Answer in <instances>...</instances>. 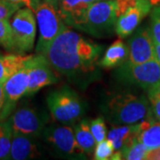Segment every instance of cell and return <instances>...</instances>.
Segmentation results:
<instances>
[{
    "instance_id": "1",
    "label": "cell",
    "mask_w": 160,
    "mask_h": 160,
    "mask_svg": "<svg viewBox=\"0 0 160 160\" xmlns=\"http://www.w3.org/2000/svg\"><path fill=\"white\" fill-rule=\"evenodd\" d=\"M101 52L102 46L66 28L52 40L45 56L52 67L70 76L94 69Z\"/></svg>"
},
{
    "instance_id": "2",
    "label": "cell",
    "mask_w": 160,
    "mask_h": 160,
    "mask_svg": "<svg viewBox=\"0 0 160 160\" xmlns=\"http://www.w3.org/2000/svg\"><path fill=\"white\" fill-rule=\"evenodd\" d=\"M29 8L35 12L39 30L36 50L38 53L45 55L52 40L66 29L59 0H29Z\"/></svg>"
},
{
    "instance_id": "3",
    "label": "cell",
    "mask_w": 160,
    "mask_h": 160,
    "mask_svg": "<svg viewBox=\"0 0 160 160\" xmlns=\"http://www.w3.org/2000/svg\"><path fill=\"white\" fill-rule=\"evenodd\" d=\"M149 101L144 95L120 93L112 98L106 107V115L110 123L117 126L133 125L154 118Z\"/></svg>"
},
{
    "instance_id": "4",
    "label": "cell",
    "mask_w": 160,
    "mask_h": 160,
    "mask_svg": "<svg viewBox=\"0 0 160 160\" xmlns=\"http://www.w3.org/2000/svg\"><path fill=\"white\" fill-rule=\"evenodd\" d=\"M46 102L52 119L65 125L73 124L84 114V103L69 87H62L50 92Z\"/></svg>"
},
{
    "instance_id": "5",
    "label": "cell",
    "mask_w": 160,
    "mask_h": 160,
    "mask_svg": "<svg viewBox=\"0 0 160 160\" xmlns=\"http://www.w3.org/2000/svg\"><path fill=\"white\" fill-rule=\"evenodd\" d=\"M119 66L117 74L122 81L140 86L146 92L159 85L160 65L156 59L140 64L131 63L126 60Z\"/></svg>"
},
{
    "instance_id": "6",
    "label": "cell",
    "mask_w": 160,
    "mask_h": 160,
    "mask_svg": "<svg viewBox=\"0 0 160 160\" xmlns=\"http://www.w3.org/2000/svg\"><path fill=\"white\" fill-rule=\"evenodd\" d=\"M117 18L116 0H100L88 7L82 28L92 34L100 35L114 27Z\"/></svg>"
},
{
    "instance_id": "7",
    "label": "cell",
    "mask_w": 160,
    "mask_h": 160,
    "mask_svg": "<svg viewBox=\"0 0 160 160\" xmlns=\"http://www.w3.org/2000/svg\"><path fill=\"white\" fill-rule=\"evenodd\" d=\"M14 50L21 52L33 49L36 33L37 21L30 8L19 9L12 18L11 23Z\"/></svg>"
},
{
    "instance_id": "8",
    "label": "cell",
    "mask_w": 160,
    "mask_h": 160,
    "mask_svg": "<svg viewBox=\"0 0 160 160\" xmlns=\"http://www.w3.org/2000/svg\"><path fill=\"white\" fill-rule=\"evenodd\" d=\"M29 85V69L25 62L22 68L10 76L3 84L5 92V103L0 112V121L5 118L12 112L18 100L26 94Z\"/></svg>"
},
{
    "instance_id": "9",
    "label": "cell",
    "mask_w": 160,
    "mask_h": 160,
    "mask_svg": "<svg viewBox=\"0 0 160 160\" xmlns=\"http://www.w3.org/2000/svg\"><path fill=\"white\" fill-rule=\"evenodd\" d=\"M43 135L57 152L63 156H78L85 153L75 137L74 130L69 126H51L44 129Z\"/></svg>"
},
{
    "instance_id": "10",
    "label": "cell",
    "mask_w": 160,
    "mask_h": 160,
    "mask_svg": "<svg viewBox=\"0 0 160 160\" xmlns=\"http://www.w3.org/2000/svg\"><path fill=\"white\" fill-rule=\"evenodd\" d=\"M29 69V85L26 94H33L41 88L54 84L57 78L51 69V64L47 58L38 53V55H29L26 61Z\"/></svg>"
},
{
    "instance_id": "11",
    "label": "cell",
    "mask_w": 160,
    "mask_h": 160,
    "mask_svg": "<svg viewBox=\"0 0 160 160\" xmlns=\"http://www.w3.org/2000/svg\"><path fill=\"white\" fill-rule=\"evenodd\" d=\"M12 131L31 137H37L43 133L46 118L37 110L30 108H22L15 111L9 119Z\"/></svg>"
},
{
    "instance_id": "12",
    "label": "cell",
    "mask_w": 160,
    "mask_h": 160,
    "mask_svg": "<svg viewBox=\"0 0 160 160\" xmlns=\"http://www.w3.org/2000/svg\"><path fill=\"white\" fill-rule=\"evenodd\" d=\"M129 62L134 64L146 62L156 59L154 41L150 34L149 28H140L131 38L128 43Z\"/></svg>"
},
{
    "instance_id": "13",
    "label": "cell",
    "mask_w": 160,
    "mask_h": 160,
    "mask_svg": "<svg viewBox=\"0 0 160 160\" xmlns=\"http://www.w3.org/2000/svg\"><path fill=\"white\" fill-rule=\"evenodd\" d=\"M151 6V0H145L137 6L129 7L117 18L115 31L120 38H125L133 32L143 18L149 13Z\"/></svg>"
},
{
    "instance_id": "14",
    "label": "cell",
    "mask_w": 160,
    "mask_h": 160,
    "mask_svg": "<svg viewBox=\"0 0 160 160\" xmlns=\"http://www.w3.org/2000/svg\"><path fill=\"white\" fill-rule=\"evenodd\" d=\"M100 0H59L62 17L65 22L74 27H83L88 7Z\"/></svg>"
},
{
    "instance_id": "15",
    "label": "cell",
    "mask_w": 160,
    "mask_h": 160,
    "mask_svg": "<svg viewBox=\"0 0 160 160\" xmlns=\"http://www.w3.org/2000/svg\"><path fill=\"white\" fill-rule=\"evenodd\" d=\"M33 138L20 132H13L12 138L10 159L25 160L36 158L38 155Z\"/></svg>"
},
{
    "instance_id": "16",
    "label": "cell",
    "mask_w": 160,
    "mask_h": 160,
    "mask_svg": "<svg viewBox=\"0 0 160 160\" xmlns=\"http://www.w3.org/2000/svg\"><path fill=\"white\" fill-rule=\"evenodd\" d=\"M137 139L149 149L160 148V122L155 118L137 123Z\"/></svg>"
},
{
    "instance_id": "17",
    "label": "cell",
    "mask_w": 160,
    "mask_h": 160,
    "mask_svg": "<svg viewBox=\"0 0 160 160\" xmlns=\"http://www.w3.org/2000/svg\"><path fill=\"white\" fill-rule=\"evenodd\" d=\"M128 58V46L122 41L117 40L106 50L100 65L105 69L114 68L126 62Z\"/></svg>"
},
{
    "instance_id": "18",
    "label": "cell",
    "mask_w": 160,
    "mask_h": 160,
    "mask_svg": "<svg viewBox=\"0 0 160 160\" xmlns=\"http://www.w3.org/2000/svg\"><path fill=\"white\" fill-rule=\"evenodd\" d=\"M28 57L13 53H0V84H4L10 76L22 68Z\"/></svg>"
},
{
    "instance_id": "19",
    "label": "cell",
    "mask_w": 160,
    "mask_h": 160,
    "mask_svg": "<svg viewBox=\"0 0 160 160\" xmlns=\"http://www.w3.org/2000/svg\"><path fill=\"white\" fill-rule=\"evenodd\" d=\"M137 124L123 125L111 129L107 136L113 143L115 150L120 151L126 143L129 142L133 138L137 137Z\"/></svg>"
},
{
    "instance_id": "20",
    "label": "cell",
    "mask_w": 160,
    "mask_h": 160,
    "mask_svg": "<svg viewBox=\"0 0 160 160\" xmlns=\"http://www.w3.org/2000/svg\"><path fill=\"white\" fill-rule=\"evenodd\" d=\"M74 133L80 148L83 149L85 153L91 154L96 146V141L92 133L90 124L88 121L83 120L79 122L75 126Z\"/></svg>"
},
{
    "instance_id": "21",
    "label": "cell",
    "mask_w": 160,
    "mask_h": 160,
    "mask_svg": "<svg viewBox=\"0 0 160 160\" xmlns=\"http://www.w3.org/2000/svg\"><path fill=\"white\" fill-rule=\"evenodd\" d=\"M122 159L143 160L147 159L149 149L141 142L137 137L127 142L120 150Z\"/></svg>"
},
{
    "instance_id": "22",
    "label": "cell",
    "mask_w": 160,
    "mask_h": 160,
    "mask_svg": "<svg viewBox=\"0 0 160 160\" xmlns=\"http://www.w3.org/2000/svg\"><path fill=\"white\" fill-rule=\"evenodd\" d=\"M12 132L9 120L0 121V160L10 159Z\"/></svg>"
},
{
    "instance_id": "23",
    "label": "cell",
    "mask_w": 160,
    "mask_h": 160,
    "mask_svg": "<svg viewBox=\"0 0 160 160\" xmlns=\"http://www.w3.org/2000/svg\"><path fill=\"white\" fill-rule=\"evenodd\" d=\"M0 46L8 50H14L11 23L7 20H0Z\"/></svg>"
},
{
    "instance_id": "24",
    "label": "cell",
    "mask_w": 160,
    "mask_h": 160,
    "mask_svg": "<svg viewBox=\"0 0 160 160\" xmlns=\"http://www.w3.org/2000/svg\"><path fill=\"white\" fill-rule=\"evenodd\" d=\"M115 150V147L111 141L109 139H104L103 141L97 142L94 148V157L96 160H108L111 159Z\"/></svg>"
},
{
    "instance_id": "25",
    "label": "cell",
    "mask_w": 160,
    "mask_h": 160,
    "mask_svg": "<svg viewBox=\"0 0 160 160\" xmlns=\"http://www.w3.org/2000/svg\"><path fill=\"white\" fill-rule=\"evenodd\" d=\"M150 34L155 43L160 44V5H157L150 13Z\"/></svg>"
},
{
    "instance_id": "26",
    "label": "cell",
    "mask_w": 160,
    "mask_h": 160,
    "mask_svg": "<svg viewBox=\"0 0 160 160\" xmlns=\"http://www.w3.org/2000/svg\"><path fill=\"white\" fill-rule=\"evenodd\" d=\"M90 129L96 143L103 141L107 137V128L104 123V119L102 117H99L90 122Z\"/></svg>"
},
{
    "instance_id": "27",
    "label": "cell",
    "mask_w": 160,
    "mask_h": 160,
    "mask_svg": "<svg viewBox=\"0 0 160 160\" xmlns=\"http://www.w3.org/2000/svg\"><path fill=\"white\" fill-rule=\"evenodd\" d=\"M21 4L8 0H0V20H7L11 18L20 9Z\"/></svg>"
},
{
    "instance_id": "28",
    "label": "cell",
    "mask_w": 160,
    "mask_h": 160,
    "mask_svg": "<svg viewBox=\"0 0 160 160\" xmlns=\"http://www.w3.org/2000/svg\"><path fill=\"white\" fill-rule=\"evenodd\" d=\"M148 92V98L151 105V112L157 121L160 122V93L158 90V86L149 90Z\"/></svg>"
},
{
    "instance_id": "29",
    "label": "cell",
    "mask_w": 160,
    "mask_h": 160,
    "mask_svg": "<svg viewBox=\"0 0 160 160\" xmlns=\"http://www.w3.org/2000/svg\"><path fill=\"white\" fill-rule=\"evenodd\" d=\"M5 103V92H4V87H3V84H0V112L3 109Z\"/></svg>"
},
{
    "instance_id": "30",
    "label": "cell",
    "mask_w": 160,
    "mask_h": 160,
    "mask_svg": "<svg viewBox=\"0 0 160 160\" xmlns=\"http://www.w3.org/2000/svg\"><path fill=\"white\" fill-rule=\"evenodd\" d=\"M154 50H155V57L158 62L160 65V44L155 43L154 42Z\"/></svg>"
},
{
    "instance_id": "31",
    "label": "cell",
    "mask_w": 160,
    "mask_h": 160,
    "mask_svg": "<svg viewBox=\"0 0 160 160\" xmlns=\"http://www.w3.org/2000/svg\"><path fill=\"white\" fill-rule=\"evenodd\" d=\"M8 1L18 3V4H24L25 6H27L28 7L29 6V0H8Z\"/></svg>"
},
{
    "instance_id": "32",
    "label": "cell",
    "mask_w": 160,
    "mask_h": 160,
    "mask_svg": "<svg viewBox=\"0 0 160 160\" xmlns=\"http://www.w3.org/2000/svg\"><path fill=\"white\" fill-rule=\"evenodd\" d=\"M151 2H152V5H158V3L160 2V0H151Z\"/></svg>"
},
{
    "instance_id": "33",
    "label": "cell",
    "mask_w": 160,
    "mask_h": 160,
    "mask_svg": "<svg viewBox=\"0 0 160 160\" xmlns=\"http://www.w3.org/2000/svg\"><path fill=\"white\" fill-rule=\"evenodd\" d=\"M158 92L160 93V83L159 85H158Z\"/></svg>"
}]
</instances>
